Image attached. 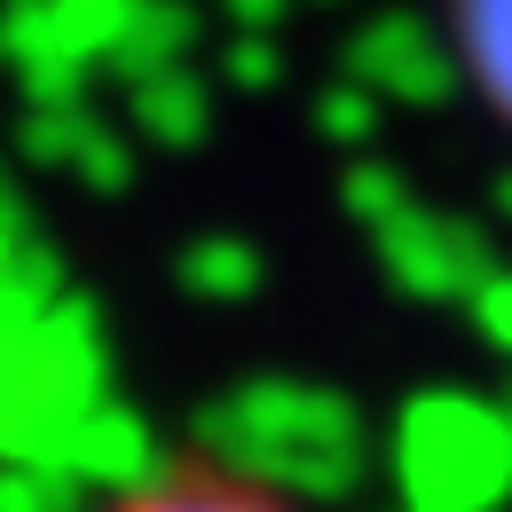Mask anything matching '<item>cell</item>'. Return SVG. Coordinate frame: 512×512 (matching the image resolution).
Segmentation results:
<instances>
[{
	"instance_id": "1",
	"label": "cell",
	"mask_w": 512,
	"mask_h": 512,
	"mask_svg": "<svg viewBox=\"0 0 512 512\" xmlns=\"http://www.w3.org/2000/svg\"><path fill=\"white\" fill-rule=\"evenodd\" d=\"M87 512H308L292 489H276L253 465H229V457H166L150 473L119 481L111 497H95Z\"/></svg>"
}]
</instances>
